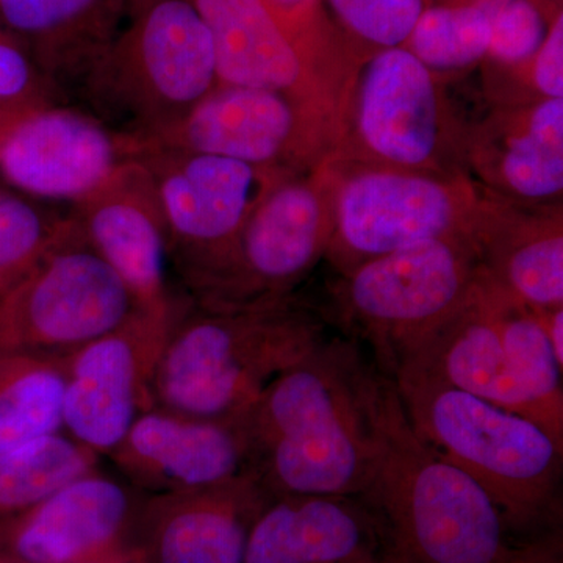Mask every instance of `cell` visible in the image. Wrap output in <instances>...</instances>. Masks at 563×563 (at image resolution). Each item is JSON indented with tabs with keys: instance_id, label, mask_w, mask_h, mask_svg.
<instances>
[{
	"instance_id": "6da1fadb",
	"label": "cell",
	"mask_w": 563,
	"mask_h": 563,
	"mask_svg": "<svg viewBox=\"0 0 563 563\" xmlns=\"http://www.w3.org/2000/svg\"><path fill=\"white\" fill-rule=\"evenodd\" d=\"M377 366L354 340H324L240 418L251 473L269 496H358L373 461Z\"/></svg>"
},
{
	"instance_id": "7a4b0ae2",
	"label": "cell",
	"mask_w": 563,
	"mask_h": 563,
	"mask_svg": "<svg viewBox=\"0 0 563 563\" xmlns=\"http://www.w3.org/2000/svg\"><path fill=\"white\" fill-rule=\"evenodd\" d=\"M373 461L358 495L383 529L387 563H510L547 539H525L470 474L415 431L377 368Z\"/></svg>"
},
{
	"instance_id": "3957f363",
	"label": "cell",
	"mask_w": 563,
	"mask_h": 563,
	"mask_svg": "<svg viewBox=\"0 0 563 563\" xmlns=\"http://www.w3.org/2000/svg\"><path fill=\"white\" fill-rule=\"evenodd\" d=\"M324 339L320 317L292 296L228 310L191 302L163 346L152 406L203 420H240L279 374Z\"/></svg>"
},
{
	"instance_id": "277c9868",
	"label": "cell",
	"mask_w": 563,
	"mask_h": 563,
	"mask_svg": "<svg viewBox=\"0 0 563 563\" xmlns=\"http://www.w3.org/2000/svg\"><path fill=\"white\" fill-rule=\"evenodd\" d=\"M415 431L473 477L525 539L561 532L563 444L510 412L413 369L390 377Z\"/></svg>"
},
{
	"instance_id": "5b68a950",
	"label": "cell",
	"mask_w": 563,
	"mask_h": 563,
	"mask_svg": "<svg viewBox=\"0 0 563 563\" xmlns=\"http://www.w3.org/2000/svg\"><path fill=\"white\" fill-rule=\"evenodd\" d=\"M218 85L213 41L192 0H131L125 25L74 92L113 131L146 140Z\"/></svg>"
},
{
	"instance_id": "8992f818",
	"label": "cell",
	"mask_w": 563,
	"mask_h": 563,
	"mask_svg": "<svg viewBox=\"0 0 563 563\" xmlns=\"http://www.w3.org/2000/svg\"><path fill=\"white\" fill-rule=\"evenodd\" d=\"M481 263L468 236L429 240L343 274L331 295L347 339L388 377L472 292Z\"/></svg>"
},
{
	"instance_id": "52a82bcc",
	"label": "cell",
	"mask_w": 563,
	"mask_h": 563,
	"mask_svg": "<svg viewBox=\"0 0 563 563\" xmlns=\"http://www.w3.org/2000/svg\"><path fill=\"white\" fill-rule=\"evenodd\" d=\"M446 87L404 46L369 55L355 70L339 139L325 158L410 172L463 173L465 122Z\"/></svg>"
},
{
	"instance_id": "ba28073f",
	"label": "cell",
	"mask_w": 563,
	"mask_h": 563,
	"mask_svg": "<svg viewBox=\"0 0 563 563\" xmlns=\"http://www.w3.org/2000/svg\"><path fill=\"white\" fill-rule=\"evenodd\" d=\"M329 162L335 195L325 258L340 276L429 240L472 239L481 191L466 174Z\"/></svg>"
},
{
	"instance_id": "9c48e42d",
	"label": "cell",
	"mask_w": 563,
	"mask_h": 563,
	"mask_svg": "<svg viewBox=\"0 0 563 563\" xmlns=\"http://www.w3.org/2000/svg\"><path fill=\"white\" fill-rule=\"evenodd\" d=\"M335 169L322 161L277 184L243 225L220 265L192 290L203 309L291 298L325 258L333 232Z\"/></svg>"
},
{
	"instance_id": "30bf717a",
	"label": "cell",
	"mask_w": 563,
	"mask_h": 563,
	"mask_svg": "<svg viewBox=\"0 0 563 563\" xmlns=\"http://www.w3.org/2000/svg\"><path fill=\"white\" fill-rule=\"evenodd\" d=\"M139 310L70 214L54 246L0 296V352L66 358Z\"/></svg>"
},
{
	"instance_id": "8fae6325",
	"label": "cell",
	"mask_w": 563,
	"mask_h": 563,
	"mask_svg": "<svg viewBox=\"0 0 563 563\" xmlns=\"http://www.w3.org/2000/svg\"><path fill=\"white\" fill-rule=\"evenodd\" d=\"M157 187L169 236V257L190 291L228 254L268 192L292 176L287 169L136 143Z\"/></svg>"
},
{
	"instance_id": "7c38bea8",
	"label": "cell",
	"mask_w": 563,
	"mask_h": 563,
	"mask_svg": "<svg viewBox=\"0 0 563 563\" xmlns=\"http://www.w3.org/2000/svg\"><path fill=\"white\" fill-rule=\"evenodd\" d=\"M190 303L139 310L124 324L63 358L62 428L98 455H110L133 421L152 409L151 387L174 322Z\"/></svg>"
},
{
	"instance_id": "4fadbf2b",
	"label": "cell",
	"mask_w": 563,
	"mask_h": 563,
	"mask_svg": "<svg viewBox=\"0 0 563 563\" xmlns=\"http://www.w3.org/2000/svg\"><path fill=\"white\" fill-rule=\"evenodd\" d=\"M335 140L328 122L284 92L218 85L184 120L136 143L303 173Z\"/></svg>"
},
{
	"instance_id": "5bb4252c",
	"label": "cell",
	"mask_w": 563,
	"mask_h": 563,
	"mask_svg": "<svg viewBox=\"0 0 563 563\" xmlns=\"http://www.w3.org/2000/svg\"><path fill=\"white\" fill-rule=\"evenodd\" d=\"M192 3L213 41L218 84L284 92L328 122L339 139L354 76L318 60L263 0Z\"/></svg>"
},
{
	"instance_id": "9a60e30c",
	"label": "cell",
	"mask_w": 563,
	"mask_h": 563,
	"mask_svg": "<svg viewBox=\"0 0 563 563\" xmlns=\"http://www.w3.org/2000/svg\"><path fill=\"white\" fill-rule=\"evenodd\" d=\"M140 504L125 485L98 470L85 474L31 509L0 521V562L135 558L131 540Z\"/></svg>"
},
{
	"instance_id": "2e32d148",
	"label": "cell",
	"mask_w": 563,
	"mask_h": 563,
	"mask_svg": "<svg viewBox=\"0 0 563 563\" xmlns=\"http://www.w3.org/2000/svg\"><path fill=\"white\" fill-rule=\"evenodd\" d=\"M73 217L92 250L128 285L140 310L177 306L166 280L169 236L155 181L143 163H121L74 203Z\"/></svg>"
},
{
	"instance_id": "e0dca14e",
	"label": "cell",
	"mask_w": 563,
	"mask_h": 563,
	"mask_svg": "<svg viewBox=\"0 0 563 563\" xmlns=\"http://www.w3.org/2000/svg\"><path fill=\"white\" fill-rule=\"evenodd\" d=\"M135 154L131 136L55 103L11 131L0 151V173L27 195L76 203Z\"/></svg>"
},
{
	"instance_id": "ac0fdd59",
	"label": "cell",
	"mask_w": 563,
	"mask_h": 563,
	"mask_svg": "<svg viewBox=\"0 0 563 563\" xmlns=\"http://www.w3.org/2000/svg\"><path fill=\"white\" fill-rule=\"evenodd\" d=\"M463 173L477 188L525 206L563 198V99L488 106L465 122Z\"/></svg>"
},
{
	"instance_id": "d6986e66",
	"label": "cell",
	"mask_w": 563,
	"mask_h": 563,
	"mask_svg": "<svg viewBox=\"0 0 563 563\" xmlns=\"http://www.w3.org/2000/svg\"><path fill=\"white\" fill-rule=\"evenodd\" d=\"M272 496L254 474L140 504L131 550L144 563H243L252 526Z\"/></svg>"
},
{
	"instance_id": "ffe728a7",
	"label": "cell",
	"mask_w": 563,
	"mask_h": 563,
	"mask_svg": "<svg viewBox=\"0 0 563 563\" xmlns=\"http://www.w3.org/2000/svg\"><path fill=\"white\" fill-rule=\"evenodd\" d=\"M110 457L152 495L203 490L251 473L240 420H203L157 407L133 421Z\"/></svg>"
},
{
	"instance_id": "44dd1931",
	"label": "cell",
	"mask_w": 563,
	"mask_h": 563,
	"mask_svg": "<svg viewBox=\"0 0 563 563\" xmlns=\"http://www.w3.org/2000/svg\"><path fill=\"white\" fill-rule=\"evenodd\" d=\"M243 563H387L383 529L358 496H272Z\"/></svg>"
},
{
	"instance_id": "7402d4cb",
	"label": "cell",
	"mask_w": 563,
	"mask_h": 563,
	"mask_svg": "<svg viewBox=\"0 0 563 563\" xmlns=\"http://www.w3.org/2000/svg\"><path fill=\"white\" fill-rule=\"evenodd\" d=\"M472 240L481 269L532 310L563 307V211L525 206L481 190Z\"/></svg>"
},
{
	"instance_id": "603a6c76",
	"label": "cell",
	"mask_w": 563,
	"mask_h": 563,
	"mask_svg": "<svg viewBox=\"0 0 563 563\" xmlns=\"http://www.w3.org/2000/svg\"><path fill=\"white\" fill-rule=\"evenodd\" d=\"M401 368L428 374L450 387L536 421L531 404L526 401L504 357L490 287L483 269L466 301L429 333L396 372Z\"/></svg>"
},
{
	"instance_id": "cb8c5ba5",
	"label": "cell",
	"mask_w": 563,
	"mask_h": 563,
	"mask_svg": "<svg viewBox=\"0 0 563 563\" xmlns=\"http://www.w3.org/2000/svg\"><path fill=\"white\" fill-rule=\"evenodd\" d=\"M131 0H0V20L49 79L76 91L128 20Z\"/></svg>"
},
{
	"instance_id": "d4e9b609",
	"label": "cell",
	"mask_w": 563,
	"mask_h": 563,
	"mask_svg": "<svg viewBox=\"0 0 563 563\" xmlns=\"http://www.w3.org/2000/svg\"><path fill=\"white\" fill-rule=\"evenodd\" d=\"M487 282L509 372L531 404L537 424L563 444V366L555 361L540 314Z\"/></svg>"
},
{
	"instance_id": "484cf974",
	"label": "cell",
	"mask_w": 563,
	"mask_h": 563,
	"mask_svg": "<svg viewBox=\"0 0 563 563\" xmlns=\"http://www.w3.org/2000/svg\"><path fill=\"white\" fill-rule=\"evenodd\" d=\"M63 358L0 352V455L60 432Z\"/></svg>"
},
{
	"instance_id": "4316f807",
	"label": "cell",
	"mask_w": 563,
	"mask_h": 563,
	"mask_svg": "<svg viewBox=\"0 0 563 563\" xmlns=\"http://www.w3.org/2000/svg\"><path fill=\"white\" fill-rule=\"evenodd\" d=\"M490 44L487 0H432L404 47L450 84L479 69Z\"/></svg>"
},
{
	"instance_id": "83f0119b",
	"label": "cell",
	"mask_w": 563,
	"mask_h": 563,
	"mask_svg": "<svg viewBox=\"0 0 563 563\" xmlns=\"http://www.w3.org/2000/svg\"><path fill=\"white\" fill-rule=\"evenodd\" d=\"M99 455L60 432L0 455V521L31 509L63 485L98 470Z\"/></svg>"
},
{
	"instance_id": "f1b7e54d",
	"label": "cell",
	"mask_w": 563,
	"mask_h": 563,
	"mask_svg": "<svg viewBox=\"0 0 563 563\" xmlns=\"http://www.w3.org/2000/svg\"><path fill=\"white\" fill-rule=\"evenodd\" d=\"M329 20L361 65L369 55L401 47L432 0H322Z\"/></svg>"
},
{
	"instance_id": "f546056e",
	"label": "cell",
	"mask_w": 563,
	"mask_h": 563,
	"mask_svg": "<svg viewBox=\"0 0 563 563\" xmlns=\"http://www.w3.org/2000/svg\"><path fill=\"white\" fill-rule=\"evenodd\" d=\"M68 222L0 191V296L31 273Z\"/></svg>"
},
{
	"instance_id": "4dcf8cb0",
	"label": "cell",
	"mask_w": 563,
	"mask_h": 563,
	"mask_svg": "<svg viewBox=\"0 0 563 563\" xmlns=\"http://www.w3.org/2000/svg\"><path fill=\"white\" fill-rule=\"evenodd\" d=\"M488 106H518L563 99V13L551 21L542 46L529 60L510 68L481 66Z\"/></svg>"
},
{
	"instance_id": "1f68e13d",
	"label": "cell",
	"mask_w": 563,
	"mask_h": 563,
	"mask_svg": "<svg viewBox=\"0 0 563 563\" xmlns=\"http://www.w3.org/2000/svg\"><path fill=\"white\" fill-rule=\"evenodd\" d=\"M292 38L318 60L344 74L355 73L358 63L336 33L322 0H263Z\"/></svg>"
},
{
	"instance_id": "d6a6232c",
	"label": "cell",
	"mask_w": 563,
	"mask_h": 563,
	"mask_svg": "<svg viewBox=\"0 0 563 563\" xmlns=\"http://www.w3.org/2000/svg\"><path fill=\"white\" fill-rule=\"evenodd\" d=\"M57 95L20 41L0 38V106L43 109L55 106Z\"/></svg>"
},
{
	"instance_id": "836d02e7",
	"label": "cell",
	"mask_w": 563,
	"mask_h": 563,
	"mask_svg": "<svg viewBox=\"0 0 563 563\" xmlns=\"http://www.w3.org/2000/svg\"><path fill=\"white\" fill-rule=\"evenodd\" d=\"M542 321L543 331L551 344L555 361L563 366V307L551 310H537Z\"/></svg>"
},
{
	"instance_id": "e575fe53",
	"label": "cell",
	"mask_w": 563,
	"mask_h": 563,
	"mask_svg": "<svg viewBox=\"0 0 563 563\" xmlns=\"http://www.w3.org/2000/svg\"><path fill=\"white\" fill-rule=\"evenodd\" d=\"M510 563H562L561 533L540 540L528 553Z\"/></svg>"
},
{
	"instance_id": "d590c367",
	"label": "cell",
	"mask_w": 563,
	"mask_h": 563,
	"mask_svg": "<svg viewBox=\"0 0 563 563\" xmlns=\"http://www.w3.org/2000/svg\"><path fill=\"white\" fill-rule=\"evenodd\" d=\"M35 110L40 109L0 106V151H2V146L5 144L7 139H9L11 131H13V129L24 120V118H27L29 114L33 113Z\"/></svg>"
},
{
	"instance_id": "8d00e7d4",
	"label": "cell",
	"mask_w": 563,
	"mask_h": 563,
	"mask_svg": "<svg viewBox=\"0 0 563 563\" xmlns=\"http://www.w3.org/2000/svg\"><path fill=\"white\" fill-rule=\"evenodd\" d=\"M532 2L543 11L544 16L550 21L563 13V0H532Z\"/></svg>"
},
{
	"instance_id": "74e56055",
	"label": "cell",
	"mask_w": 563,
	"mask_h": 563,
	"mask_svg": "<svg viewBox=\"0 0 563 563\" xmlns=\"http://www.w3.org/2000/svg\"><path fill=\"white\" fill-rule=\"evenodd\" d=\"M132 561H135V558L111 559V561H96V562H81V563H131Z\"/></svg>"
},
{
	"instance_id": "f35d334b",
	"label": "cell",
	"mask_w": 563,
	"mask_h": 563,
	"mask_svg": "<svg viewBox=\"0 0 563 563\" xmlns=\"http://www.w3.org/2000/svg\"><path fill=\"white\" fill-rule=\"evenodd\" d=\"M7 36H13V35H11V33L9 31H7L5 27H2V25H0V38H7Z\"/></svg>"
},
{
	"instance_id": "ab89813d",
	"label": "cell",
	"mask_w": 563,
	"mask_h": 563,
	"mask_svg": "<svg viewBox=\"0 0 563 563\" xmlns=\"http://www.w3.org/2000/svg\"><path fill=\"white\" fill-rule=\"evenodd\" d=\"M131 563H144V562L139 561V559H135V561H132Z\"/></svg>"
},
{
	"instance_id": "60d3db41",
	"label": "cell",
	"mask_w": 563,
	"mask_h": 563,
	"mask_svg": "<svg viewBox=\"0 0 563 563\" xmlns=\"http://www.w3.org/2000/svg\"><path fill=\"white\" fill-rule=\"evenodd\" d=\"M0 563H2V562H0Z\"/></svg>"
}]
</instances>
